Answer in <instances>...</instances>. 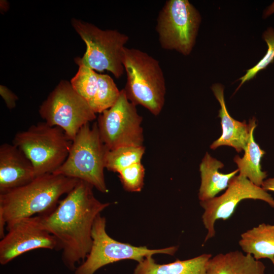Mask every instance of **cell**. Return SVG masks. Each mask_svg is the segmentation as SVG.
<instances>
[{"mask_svg": "<svg viewBox=\"0 0 274 274\" xmlns=\"http://www.w3.org/2000/svg\"><path fill=\"white\" fill-rule=\"evenodd\" d=\"M33 165L18 147L9 143L0 146V194L23 186L35 178Z\"/></svg>", "mask_w": 274, "mask_h": 274, "instance_id": "4fadbf2b", "label": "cell"}, {"mask_svg": "<svg viewBox=\"0 0 274 274\" xmlns=\"http://www.w3.org/2000/svg\"><path fill=\"white\" fill-rule=\"evenodd\" d=\"M145 152L144 146H123L108 150L106 156V168L119 173L133 164L141 162Z\"/></svg>", "mask_w": 274, "mask_h": 274, "instance_id": "ffe728a7", "label": "cell"}, {"mask_svg": "<svg viewBox=\"0 0 274 274\" xmlns=\"http://www.w3.org/2000/svg\"><path fill=\"white\" fill-rule=\"evenodd\" d=\"M39 112L45 122L61 128L72 141L83 126L96 119L88 102L65 80L50 93Z\"/></svg>", "mask_w": 274, "mask_h": 274, "instance_id": "9c48e42d", "label": "cell"}, {"mask_svg": "<svg viewBox=\"0 0 274 274\" xmlns=\"http://www.w3.org/2000/svg\"><path fill=\"white\" fill-rule=\"evenodd\" d=\"M90 184L79 180L75 187L47 214L40 215L45 228L54 237L57 250L70 269L84 261L92 245V229L98 215L110 203L94 195Z\"/></svg>", "mask_w": 274, "mask_h": 274, "instance_id": "6da1fadb", "label": "cell"}, {"mask_svg": "<svg viewBox=\"0 0 274 274\" xmlns=\"http://www.w3.org/2000/svg\"><path fill=\"white\" fill-rule=\"evenodd\" d=\"M79 66L70 83L77 93L89 104L96 92L98 73L84 64H80Z\"/></svg>", "mask_w": 274, "mask_h": 274, "instance_id": "7402d4cb", "label": "cell"}, {"mask_svg": "<svg viewBox=\"0 0 274 274\" xmlns=\"http://www.w3.org/2000/svg\"><path fill=\"white\" fill-rule=\"evenodd\" d=\"M200 22L199 13L188 0L166 1L159 13L156 25L161 48L189 55Z\"/></svg>", "mask_w": 274, "mask_h": 274, "instance_id": "52a82bcc", "label": "cell"}, {"mask_svg": "<svg viewBox=\"0 0 274 274\" xmlns=\"http://www.w3.org/2000/svg\"><path fill=\"white\" fill-rule=\"evenodd\" d=\"M6 230L7 232L0 241V263L2 265L35 249H57L54 237L45 228L40 215L19 220Z\"/></svg>", "mask_w": 274, "mask_h": 274, "instance_id": "7c38bea8", "label": "cell"}, {"mask_svg": "<svg viewBox=\"0 0 274 274\" xmlns=\"http://www.w3.org/2000/svg\"><path fill=\"white\" fill-rule=\"evenodd\" d=\"M106 220L100 214L96 217L92 229V245L83 263L76 269L75 274H94L101 267L122 260H134L138 263L156 254L174 255L178 249L172 246L159 249L136 247L119 242L111 237L106 230Z\"/></svg>", "mask_w": 274, "mask_h": 274, "instance_id": "ba28073f", "label": "cell"}, {"mask_svg": "<svg viewBox=\"0 0 274 274\" xmlns=\"http://www.w3.org/2000/svg\"><path fill=\"white\" fill-rule=\"evenodd\" d=\"M79 180L48 174L36 177L29 183L0 194V238L5 229L16 221L53 211L59 198L68 193Z\"/></svg>", "mask_w": 274, "mask_h": 274, "instance_id": "7a4b0ae2", "label": "cell"}, {"mask_svg": "<svg viewBox=\"0 0 274 274\" xmlns=\"http://www.w3.org/2000/svg\"><path fill=\"white\" fill-rule=\"evenodd\" d=\"M123 188L128 192H140L144 184L145 169L141 162L133 164L119 173Z\"/></svg>", "mask_w": 274, "mask_h": 274, "instance_id": "603a6c76", "label": "cell"}, {"mask_svg": "<svg viewBox=\"0 0 274 274\" xmlns=\"http://www.w3.org/2000/svg\"><path fill=\"white\" fill-rule=\"evenodd\" d=\"M120 93V91L110 76L98 74L96 92L89 105L95 114H100L116 102Z\"/></svg>", "mask_w": 274, "mask_h": 274, "instance_id": "44dd1931", "label": "cell"}, {"mask_svg": "<svg viewBox=\"0 0 274 274\" xmlns=\"http://www.w3.org/2000/svg\"><path fill=\"white\" fill-rule=\"evenodd\" d=\"M261 187L266 191L274 192V177L265 180Z\"/></svg>", "mask_w": 274, "mask_h": 274, "instance_id": "484cf974", "label": "cell"}, {"mask_svg": "<svg viewBox=\"0 0 274 274\" xmlns=\"http://www.w3.org/2000/svg\"><path fill=\"white\" fill-rule=\"evenodd\" d=\"M260 200L274 209V198L261 187L238 175L230 181L225 192L218 197L200 201L204 210L202 221L207 233L204 243L215 236V224L218 220H226L231 217L238 204L244 199Z\"/></svg>", "mask_w": 274, "mask_h": 274, "instance_id": "8fae6325", "label": "cell"}, {"mask_svg": "<svg viewBox=\"0 0 274 274\" xmlns=\"http://www.w3.org/2000/svg\"><path fill=\"white\" fill-rule=\"evenodd\" d=\"M263 38L267 45L268 49L263 57L253 67L247 70L244 76L239 78L241 83L237 91L244 83L253 79L260 71L265 69L274 61V30L269 27L263 34Z\"/></svg>", "mask_w": 274, "mask_h": 274, "instance_id": "cb8c5ba5", "label": "cell"}, {"mask_svg": "<svg viewBox=\"0 0 274 274\" xmlns=\"http://www.w3.org/2000/svg\"><path fill=\"white\" fill-rule=\"evenodd\" d=\"M127 98L124 89L109 109L98 117L97 125L101 140L109 150L123 146H144L142 117Z\"/></svg>", "mask_w": 274, "mask_h": 274, "instance_id": "30bf717a", "label": "cell"}, {"mask_svg": "<svg viewBox=\"0 0 274 274\" xmlns=\"http://www.w3.org/2000/svg\"><path fill=\"white\" fill-rule=\"evenodd\" d=\"M265 269L264 263L251 254L236 250L212 256L204 274H265Z\"/></svg>", "mask_w": 274, "mask_h": 274, "instance_id": "9a60e30c", "label": "cell"}, {"mask_svg": "<svg viewBox=\"0 0 274 274\" xmlns=\"http://www.w3.org/2000/svg\"><path fill=\"white\" fill-rule=\"evenodd\" d=\"M212 257L211 254H203L187 260L160 264L152 256H149L138 263L133 274H204Z\"/></svg>", "mask_w": 274, "mask_h": 274, "instance_id": "e0dca14e", "label": "cell"}, {"mask_svg": "<svg viewBox=\"0 0 274 274\" xmlns=\"http://www.w3.org/2000/svg\"><path fill=\"white\" fill-rule=\"evenodd\" d=\"M108 150L100 138L96 122L91 126L88 123L78 131L66 159L53 174L83 181L106 193L104 169Z\"/></svg>", "mask_w": 274, "mask_h": 274, "instance_id": "277c9868", "label": "cell"}, {"mask_svg": "<svg viewBox=\"0 0 274 274\" xmlns=\"http://www.w3.org/2000/svg\"><path fill=\"white\" fill-rule=\"evenodd\" d=\"M224 167L220 160L206 152L199 165L201 183L198 196L200 201L209 200L226 189L230 180L238 172V169L228 174L219 170Z\"/></svg>", "mask_w": 274, "mask_h": 274, "instance_id": "2e32d148", "label": "cell"}, {"mask_svg": "<svg viewBox=\"0 0 274 274\" xmlns=\"http://www.w3.org/2000/svg\"><path fill=\"white\" fill-rule=\"evenodd\" d=\"M0 94L9 109H14L18 98L17 95L4 85L0 86Z\"/></svg>", "mask_w": 274, "mask_h": 274, "instance_id": "d4e9b609", "label": "cell"}, {"mask_svg": "<svg viewBox=\"0 0 274 274\" xmlns=\"http://www.w3.org/2000/svg\"><path fill=\"white\" fill-rule=\"evenodd\" d=\"M72 24L86 46L83 56L76 58V63L94 71L107 70L116 78L121 77L124 71V49L129 37L117 30H102L76 19H72Z\"/></svg>", "mask_w": 274, "mask_h": 274, "instance_id": "8992f818", "label": "cell"}, {"mask_svg": "<svg viewBox=\"0 0 274 274\" xmlns=\"http://www.w3.org/2000/svg\"><path fill=\"white\" fill-rule=\"evenodd\" d=\"M274 13V2L269 6L264 13V17L266 18Z\"/></svg>", "mask_w": 274, "mask_h": 274, "instance_id": "4316f807", "label": "cell"}, {"mask_svg": "<svg viewBox=\"0 0 274 274\" xmlns=\"http://www.w3.org/2000/svg\"><path fill=\"white\" fill-rule=\"evenodd\" d=\"M72 142L61 128L44 121L17 132L12 144L31 162L37 177L59 168L68 156Z\"/></svg>", "mask_w": 274, "mask_h": 274, "instance_id": "5b68a950", "label": "cell"}, {"mask_svg": "<svg viewBox=\"0 0 274 274\" xmlns=\"http://www.w3.org/2000/svg\"><path fill=\"white\" fill-rule=\"evenodd\" d=\"M122 63L127 76L123 89L128 99L158 116L166 94L165 80L159 61L142 50L125 47Z\"/></svg>", "mask_w": 274, "mask_h": 274, "instance_id": "3957f363", "label": "cell"}, {"mask_svg": "<svg viewBox=\"0 0 274 274\" xmlns=\"http://www.w3.org/2000/svg\"><path fill=\"white\" fill-rule=\"evenodd\" d=\"M242 251L259 260L267 258L274 266V225L261 223L241 235Z\"/></svg>", "mask_w": 274, "mask_h": 274, "instance_id": "ac0fdd59", "label": "cell"}, {"mask_svg": "<svg viewBox=\"0 0 274 274\" xmlns=\"http://www.w3.org/2000/svg\"><path fill=\"white\" fill-rule=\"evenodd\" d=\"M249 124L250 135L244 150V155L242 158L236 155L233 160L237 164L239 175L247 178L255 185L261 187L267 176V173L262 170L261 165V158L265 152L254 139L253 132L257 126L255 117L249 120Z\"/></svg>", "mask_w": 274, "mask_h": 274, "instance_id": "d6986e66", "label": "cell"}, {"mask_svg": "<svg viewBox=\"0 0 274 274\" xmlns=\"http://www.w3.org/2000/svg\"><path fill=\"white\" fill-rule=\"evenodd\" d=\"M211 88L221 106L218 117L221 118L222 134L211 145L210 148L214 150L222 146H227L240 153L246 147L250 135V124L245 120L237 121L229 115L225 105L224 87L221 84H214Z\"/></svg>", "mask_w": 274, "mask_h": 274, "instance_id": "5bb4252c", "label": "cell"}]
</instances>
